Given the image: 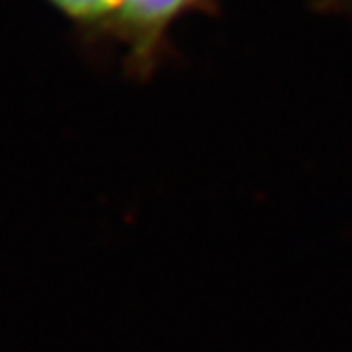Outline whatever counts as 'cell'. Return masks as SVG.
<instances>
[{
	"label": "cell",
	"instance_id": "obj_1",
	"mask_svg": "<svg viewBox=\"0 0 352 352\" xmlns=\"http://www.w3.org/2000/svg\"><path fill=\"white\" fill-rule=\"evenodd\" d=\"M214 9L217 0H119L109 38L123 49V62L132 77L146 79L164 62L176 21Z\"/></svg>",
	"mask_w": 352,
	"mask_h": 352
},
{
	"label": "cell",
	"instance_id": "obj_2",
	"mask_svg": "<svg viewBox=\"0 0 352 352\" xmlns=\"http://www.w3.org/2000/svg\"><path fill=\"white\" fill-rule=\"evenodd\" d=\"M45 3L58 11L85 43L98 45L109 38L119 0H45Z\"/></svg>",
	"mask_w": 352,
	"mask_h": 352
},
{
	"label": "cell",
	"instance_id": "obj_3",
	"mask_svg": "<svg viewBox=\"0 0 352 352\" xmlns=\"http://www.w3.org/2000/svg\"><path fill=\"white\" fill-rule=\"evenodd\" d=\"M318 7L331 11H352V0H318Z\"/></svg>",
	"mask_w": 352,
	"mask_h": 352
}]
</instances>
